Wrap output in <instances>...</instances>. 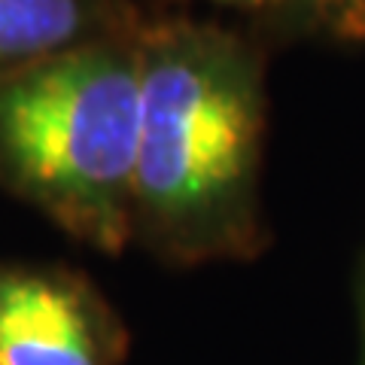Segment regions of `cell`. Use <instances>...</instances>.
I'll return each mask as SVG.
<instances>
[{"label":"cell","instance_id":"cell-2","mask_svg":"<svg viewBox=\"0 0 365 365\" xmlns=\"http://www.w3.org/2000/svg\"><path fill=\"white\" fill-rule=\"evenodd\" d=\"M253 140L241 86L195 61H162L143 76L134 189L165 213L198 210L244 174Z\"/></svg>","mask_w":365,"mask_h":365},{"label":"cell","instance_id":"cell-3","mask_svg":"<svg viewBox=\"0 0 365 365\" xmlns=\"http://www.w3.org/2000/svg\"><path fill=\"white\" fill-rule=\"evenodd\" d=\"M0 365H98L71 295L43 280L0 287Z\"/></svg>","mask_w":365,"mask_h":365},{"label":"cell","instance_id":"cell-1","mask_svg":"<svg viewBox=\"0 0 365 365\" xmlns=\"http://www.w3.org/2000/svg\"><path fill=\"white\" fill-rule=\"evenodd\" d=\"M140 116L143 76L116 55L79 52L0 95V143L46 195L107 220L134 186Z\"/></svg>","mask_w":365,"mask_h":365},{"label":"cell","instance_id":"cell-4","mask_svg":"<svg viewBox=\"0 0 365 365\" xmlns=\"http://www.w3.org/2000/svg\"><path fill=\"white\" fill-rule=\"evenodd\" d=\"M76 0H0V58L58 49L79 31Z\"/></svg>","mask_w":365,"mask_h":365}]
</instances>
